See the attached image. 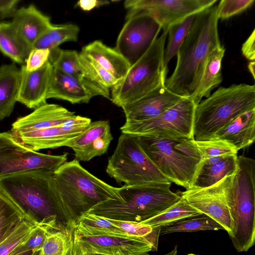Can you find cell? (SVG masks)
Here are the masks:
<instances>
[{"label": "cell", "instance_id": "obj_1", "mask_svg": "<svg viewBox=\"0 0 255 255\" xmlns=\"http://www.w3.org/2000/svg\"><path fill=\"white\" fill-rule=\"evenodd\" d=\"M53 172L34 170L0 178V192L6 197L28 222L60 231L63 221L62 200L56 186Z\"/></svg>", "mask_w": 255, "mask_h": 255}, {"label": "cell", "instance_id": "obj_2", "mask_svg": "<svg viewBox=\"0 0 255 255\" xmlns=\"http://www.w3.org/2000/svg\"><path fill=\"white\" fill-rule=\"evenodd\" d=\"M218 20L217 5L196 14L191 30L178 50L175 69L165 80V86L168 90L188 98L196 89L208 55L221 46Z\"/></svg>", "mask_w": 255, "mask_h": 255}, {"label": "cell", "instance_id": "obj_3", "mask_svg": "<svg viewBox=\"0 0 255 255\" xmlns=\"http://www.w3.org/2000/svg\"><path fill=\"white\" fill-rule=\"evenodd\" d=\"M223 192L232 221L229 234L238 252H247L255 243V160L237 156L235 172L223 179Z\"/></svg>", "mask_w": 255, "mask_h": 255}, {"label": "cell", "instance_id": "obj_4", "mask_svg": "<svg viewBox=\"0 0 255 255\" xmlns=\"http://www.w3.org/2000/svg\"><path fill=\"white\" fill-rule=\"evenodd\" d=\"M53 178L62 200V220L73 229L78 219L97 204L109 199L122 201L118 187L91 174L76 158L57 168Z\"/></svg>", "mask_w": 255, "mask_h": 255}, {"label": "cell", "instance_id": "obj_5", "mask_svg": "<svg viewBox=\"0 0 255 255\" xmlns=\"http://www.w3.org/2000/svg\"><path fill=\"white\" fill-rule=\"evenodd\" d=\"M171 183L118 187L122 201L109 199L93 207L88 212L107 218L140 222L169 208L180 199L170 189Z\"/></svg>", "mask_w": 255, "mask_h": 255}, {"label": "cell", "instance_id": "obj_6", "mask_svg": "<svg viewBox=\"0 0 255 255\" xmlns=\"http://www.w3.org/2000/svg\"><path fill=\"white\" fill-rule=\"evenodd\" d=\"M255 109V86L233 84L220 87L196 106L193 137L209 139L217 131L246 112Z\"/></svg>", "mask_w": 255, "mask_h": 255}, {"label": "cell", "instance_id": "obj_7", "mask_svg": "<svg viewBox=\"0 0 255 255\" xmlns=\"http://www.w3.org/2000/svg\"><path fill=\"white\" fill-rule=\"evenodd\" d=\"M166 37L162 32L112 88L111 100L114 104L122 108L165 85L167 67L164 64L163 54Z\"/></svg>", "mask_w": 255, "mask_h": 255}, {"label": "cell", "instance_id": "obj_8", "mask_svg": "<svg viewBox=\"0 0 255 255\" xmlns=\"http://www.w3.org/2000/svg\"><path fill=\"white\" fill-rule=\"evenodd\" d=\"M106 172L117 183L127 185L171 183L147 156L136 136L127 133L120 136Z\"/></svg>", "mask_w": 255, "mask_h": 255}, {"label": "cell", "instance_id": "obj_9", "mask_svg": "<svg viewBox=\"0 0 255 255\" xmlns=\"http://www.w3.org/2000/svg\"><path fill=\"white\" fill-rule=\"evenodd\" d=\"M136 136L142 150L167 179L186 189L192 187L200 161L176 148L178 139Z\"/></svg>", "mask_w": 255, "mask_h": 255}, {"label": "cell", "instance_id": "obj_10", "mask_svg": "<svg viewBox=\"0 0 255 255\" xmlns=\"http://www.w3.org/2000/svg\"><path fill=\"white\" fill-rule=\"evenodd\" d=\"M196 106L191 98H183L159 116L141 122H125L120 129L122 133L135 136L194 139L193 130Z\"/></svg>", "mask_w": 255, "mask_h": 255}, {"label": "cell", "instance_id": "obj_11", "mask_svg": "<svg viewBox=\"0 0 255 255\" xmlns=\"http://www.w3.org/2000/svg\"><path fill=\"white\" fill-rule=\"evenodd\" d=\"M67 157V153L53 155L34 151L10 131L0 132V178L34 170L54 172Z\"/></svg>", "mask_w": 255, "mask_h": 255}, {"label": "cell", "instance_id": "obj_12", "mask_svg": "<svg viewBox=\"0 0 255 255\" xmlns=\"http://www.w3.org/2000/svg\"><path fill=\"white\" fill-rule=\"evenodd\" d=\"M126 19L115 49L131 66L148 50L162 27L151 14L145 11H136L127 16Z\"/></svg>", "mask_w": 255, "mask_h": 255}, {"label": "cell", "instance_id": "obj_13", "mask_svg": "<svg viewBox=\"0 0 255 255\" xmlns=\"http://www.w3.org/2000/svg\"><path fill=\"white\" fill-rule=\"evenodd\" d=\"M161 228L144 237L123 236H85L73 233L74 247L82 253L105 255H141L157 250Z\"/></svg>", "mask_w": 255, "mask_h": 255}, {"label": "cell", "instance_id": "obj_14", "mask_svg": "<svg viewBox=\"0 0 255 255\" xmlns=\"http://www.w3.org/2000/svg\"><path fill=\"white\" fill-rule=\"evenodd\" d=\"M218 0H127L126 16L137 11L151 14L161 25L163 32L186 17L197 14L213 5Z\"/></svg>", "mask_w": 255, "mask_h": 255}, {"label": "cell", "instance_id": "obj_15", "mask_svg": "<svg viewBox=\"0 0 255 255\" xmlns=\"http://www.w3.org/2000/svg\"><path fill=\"white\" fill-rule=\"evenodd\" d=\"M223 179L208 187H191L178 193L191 206L216 221L229 234L232 221L223 192Z\"/></svg>", "mask_w": 255, "mask_h": 255}, {"label": "cell", "instance_id": "obj_16", "mask_svg": "<svg viewBox=\"0 0 255 255\" xmlns=\"http://www.w3.org/2000/svg\"><path fill=\"white\" fill-rule=\"evenodd\" d=\"M101 96L111 100L110 90L95 86L53 68L46 98H55L71 103H88L95 96Z\"/></svg>", "mask_w": 255, "mask_h": 255}, {"label": "cell", "instance_id": "obj_17", "mask_svg": "<svg viewBox=\"0 0 255 255\" xmlns=\"http://www.w3.org/2000/svg\"><path fill=\"white\" fill-rule=\"evenodd\" d=\"M183 98L168 90L163 85L122 108L126 123L138 122L159 116Z\"/></svg>", "mask_w": 255, "mask_h": 255}, {"label": "cell", "instance_id": "obj_18", "mask_svg": "<svg viewBox=\"0 0 255 255\" xmlns=\"http://www.w3.org/2000/svg\"><path fill=\"white\" fill-rule=\"evenodd\" d=\"M113 139L108 121L91 122L88 128L67 145L78 161H88L108 150Z\"/></svg>", "mask_w": 255, "mask_h": 255}, {"label": "cell", "instance_id": "obj_19", "mask_svg": "<svg viewBox=\"0 0 255 255\" xmlns=\"http://www.w3.org/2000/svg\"><path fill=\"white\" fill-rule=\"evenodd\" d=\"M76 115L60 105L42 104L30 114L19 117L12 124L10 131L13 134L61 126Z\"/></svg>", "mask_w": 255, "mask_h": 255}, {"label": "cell", "instance_id": "obj_20", "mask_svg": "<svg viewBox=\"0 0 255 255\" xmlns=\"http://www.w3.org/2000/svg\"><path fill=\"white\" fill-rule=\"evenodd\" d=\"M53 67L48 61L33 71L22 65L17 101L29 109H35L46 103V95Z\"/></svg>", "mask_w": 255, "mask_h": 255}, {"label": "cell", "instance_id": "obj_21", "mask_svg": "<svg viewBox=\"0 0 255 255\" xmlns=\"http://www.w3.org/2000/svg\"><path fill=\"white\" fill-rule=\"evenodd\" d=\"M88 127L75 128L64 124L59 127L14 135L25 146L37 151L43 149L67 146L70 141L81 134Z\"/></svg>", "mask_w": 255, "mask_h": 255}, {"label": "cell", "instance_id": "obj_22", "mask_svg": "<svg viewBox=\"0 0 255 255\" xmlns=\"http://www.w3.org/2000/svg\"><path fill=\"white\" fill-rule=\"evenodd\" d=\"M209 139L224 140L237 151L250 145L255 140V109L238 116Z\"/></svg>", "mask_w": 255, "mask_h": 255}, {"label": "cell", "instance_id": "obj_23", "mask_svg": "<svg viewBox=\"0 0 255 255\" xmlns=\"http://www.w3.org/2000/svg\"><path fill=\"white\" fill-rule=\"evenodd\" d=\"M11 22L31 46L43 33L53 25L50 17L43 14L33 4L17 9Z\"/></svg>", "mask_w": 255, "mask_h": 255}, {"label": "cell", "instance_id": "obj_24", "mask_svg": "<svg viewBox=\"0 0 255 255\" xmlns=\"http://www.w3.org/2000/svg\"><path fill=\"white\" fill-rule=\"evenodd\" d=\"M81 53L97 62L118 81L125 77L130 67L115 48L107 46L100 40H95L85 45Z\"/></svg>", "mask_w": 255, "mask_h": 255}, {"label": "cell", "instance_id": "obj_25", "mask_svg": "<svg viewBox=\"0 0 255 255\" xmlns=\"http://www.w3.org/2000/svg\"><path fill=\"white\" fill-rule=\"evenodd\" d=\"M175 147L184 154L200 161L217 156L237 154L238 152L231 144L220 139H178Z\"/></svg>", "mask_w": 255, "mask_h": 255}, {"label": "cell", "instance_id": "obj_26", "mask_svg": "<svg viewBox=\"0 0 255 255\" xmlns=\"http://www.w3.org/2000/svg\"><path fill=\"white\" fill-rule=\"evenodd\" d=\"M225 52L224 47L221 46L213 50L208 55L197 87L190 97L196 105L203 97H209L211 92L222 82L221 63Z\"/></svg>", "mask_w": 255, "mask_h": 255}, {"label": "cell", "instance_id": "obj_27", "mask_svg": "<svg viewBox=\"0 0 255 255\" xmlns=\"http://www.w3.org/2000/svg\"><path fill=\"white\" fill-rule=\"evenodd\" d=\"M20 70L15 64L0 66V120L8 117L17 101Z\"/></svg>", "mask_w": 255, "mask_h": 255}, {"label": "cell", "instance_id": "obj_28", "mask_svg": "<svg viewBox=\"0 0 255 255\" xmlns=\"http://www.w3.org/2000/svg\"><path fill=\"white\" fill-rule=\"evenodd\" d=\"M237 154L228 155L211 163L200 161L192 187H208L233 174L237 168Z\"/></svg>", "mask_w": 255, "mask_h": 255}, {"label": "cell", "instance_id": "obj_29", "mask_svg": "<svg viewBox=\"0 0 255 255\" xmlns=\"http://www.w3.org/2000/svg\"><path fill=\"white\" fill-rule=\"evenodd\" d=\"M49 62L55 69L98 87L110 90L98 83L88 73L76 50H62L58 47L50 50Z\"/></svg>", "mask_w": 255, "mask_h": 255}, {"label": "cell", "instance_id": "obj_30", "mask_svg": "<svg viewBox=\"0 0 255 255\" xmlns=\"http://www.w3.org/2000/svg\"><path fill=\"white\" fill-rule=\"evenodd\" d=\"M31 46L15 29L11 22L0 23V51L14 62L24 65Z\"/></svg>", "mask_w": 255, "mask_h": 255}, {"label": "cell", "instance_id": "obj_31", "mask_svg": "<svg viewBox=\"0 0 255 255\" xmlns=\"http://www.w3.org/2000/svg\"><path fill=\"white\" fill-rule=\"evenodd\" d=\"M79 31V27L74 24H53L36 40L31 48L51 50L66 41H77Z\"/></svg>", "mask_w": 255, "mask_h": 255}, {"label": "cell", "instance_id": "obj_32", "mask_svg": "<svg viewBox=\"0 0 255 255\" xmlns=\"http://www.w3.org/2000/svg\"><path fill=\"white\" fill-rule=\"evenodd\" d=\"M202 214L188 204L183 198L162 213L140 222L152 228H161L179 221L199 216Z\"/></svg>", "mask_w": 255, "mask_h": 255}, {"label": "cell", "instance_id": "obj_33", "mask_svg": "<svg viewBox=\"0 0 255 255\" xmlns=\"http://www.w3.org/2000/svg\"><path fill=\"white\" fill-rule=\"evenodd\" d=\"M219 230H224V228L209 217L202 214L163 226L160 229L159 236L177 232H193Z\"/></svg>", "mask_w": 255, "mask_h": 255}, {"label": "cell", "instance_id": "obj_34", "mask_svg": "<svg viewBox=\"0 0 255 255\" xmlns=\"http://www.w3.org/2000/svg\"><path fill=\"white\" fill-rule=\"evenodd\" d=\"M196 15H191L169 28L167 34V44L164 48L163 54V62L165 67H167L170 60L176 55L180 45L193 25Z\"/></svg>", "mask_w": 255, "mask_h": 255}, {"label": "cell", "instance_id": "obj_35", "mask_svg": "<svg viewBox=\"0 0 255 255\" xmlns=\"http://www.w3.org/2000/svg\"><path fill=\"white\" fill-rule=\"evenodd\" d=\"M25 220L22 214L0 192V243Z\"/></svg>", "mask_w": 255, "mask_h": 255}, {"label": "cell", "instance_id": "obj_36", "mask_svg": "<svg viewBox=\"0 0 255 255\" xmlns=\"http://www.w3.org/2000/svg\"><path fill=\"white\" fill-rule=\"evenodd\" d=\"M70 235L61 230L49 232L39 255H68L72 243Z\"/></svg>", "mask_w": 255, "mask_h": 255}, {"label": "cell", "instance_id": "obj_37", "mask_svg": "<svg viewBox=\"0 0 255 255\" xmlns=\"http://www.w3.org/2000/svg\"><path fill=\"white\" fill-rule=\"evenodd\" d=\"M36 225L24 220L11 234L0 243V255H8L24 242Z\"/></svg>", "mask_w": 255, "mask_h": 255}, {"label": "cell", "instance_id": "obj_38", "mask_svg": "<svg viewBox=\"0 0 255 255\" xmlns=\"http://www.w3.org/2000/svg\"><path fill=\"white\" fill-rule=\"evenodd\" d=\"M81 61L93 77L104 87L110 89L117 83L118 80L97 62L79 53Z\"/></svg>", "mask_w": 255, "mask_h": 255}, {"label": "cell", "instance_id": "obj_39", "mask_svg": "<svg viewBox=\"0 0 255 255\" xmlns=\"http://www.w3.org/2000/svg\"><path fill=\"white\" fill-rule=\"evenodd\" d=\"M254 0H222L217 5L219 19H227L239 14L251 6Z\"/></svg>", "mask_w": 255, "mask_h": 255}, {"label": "cell", "instance_id": "obj_40", "mask_svg": "<svg viewBox=\"0 0 255 255\" xmlns=\"http://www.w3.org/2000/svg\"><path fill=\"white\" fill-rule=\"evenodd\" d=\"M51 231L46 227L36 225L26 239L16 249L19 251H40L46 238Z\"/></svg>", "mask_w": 255, "mask_h": 255}, {"label": "cell", "instance_id": "obj_41", "mask_svg": "<svg viewBox=\"0 0 255 255\" xmlns=\"http://www.w3.org/2000/svg\"><path fill=\"white\" fill-rule=\"evenodd\" d=\"M108 219L113 225L130 236L144 237L153 230L150 226L141 222Z\"/></svg>", "mask_w": 255, "mask_h": 255}, {"label": "cell", "instance_id": "obj_42", "mask_svg": "<svg viewBox=\"0 0 255 255\" xmlns=\"http://www.w3.org/2000/svg\"><path fill=\"white\" fill-rule=\"evenodd\" d=\"M50 50L32 49L24 65L27 70L33 71L39 69L49 61Z\"/></svg>", "mask_w": 255, "mask_h": 255}, {"label": "cell", "instance_id": "obj_43", "mask_svg": "<svg viewBox=\"0 0 255 255\" xmlns=\"http://www.w3.org/2000/svg\"><path fill=\"white\" fill-rule=\"evenodd\" d=\"M18 0H0V21L10 17H13L17 10Z\"/></svg>", "mask_w": 255, "mask_h": 255}, {"label": "cell", "instance_id": "obj_44", "mask_svg": "<svg viewBox=\"0 0 255 255\" xmlns=\"http://www.w3.org/2000/svg\"><path fill=\"white\" fill-rule=\"evenodd\" d=\"M255 30L243 44L242 52L244 56L248 59L254 61L255 59Z\"/></svg>", "mask_w": 255, "mask_h": 255}, {"label": "cell", "instance_id": "obj_45", "mask_svg": "<svg viewBox=\"0 0 255 255\" xmlns=\"http://www.w3.org/2000/svg\"><path fill=\"white\" fill-rule=\"evenodd\" d=\"M109 3V1L107 0H81L77 2L76 5L83 10L89 11Z\"/></svg>", "mask_w": 255, "mask_h": 255}, {"label": "cell", "instance_id": "obj_46", "mask_svg": "<svg viewBox=\"0 0 255 255\" xmlns=\"http://www.w3.org/2000/svg\"><path fill=\"white\" fill-rule=\"evenodd\" d=\"M40 251H19L16 248L8 255H39Z\"/></svg>", "mask_w": 255, "mask_h": 255}, {"label": "cell", "instance_id": "obj_47", "mask_svg": "<svg viewBox=\"0 0 255 255\" xmlns=\"http://www.w3.org/2000/svg\"><path fill=\"white\" fill-rule=\"evenodd\" d=\"M248 69L254 79H255V62L254 61L250 62L248 66Z\"/></svg>", "mask_w": 255, "mask_h": 255}, {"label": "cell", "instance_id": "obj_48", "mask_svg": "<svg viewBox=\"0 0 255 255\" xmlns=\"http://www.w3.org/2000/svg\"><path fill=\"white\" fill-rule=\"evenodd\" d=\"M141 255H150V254H148V253H147L142 254ZM178 255L177 246H175L174 248L172 251H171L170 252H169V253H168L167 254H163V255Z\"/></svg>", "mask_w": 255, "mask_h": 255}, {"label": "cell", "instance_id": "obj_49", "mask_svg": "<svg viewBox=\"0 0 255 255\" xmlns=\"http://www.w3.org/2000/svg\"><path fill=\"white\" fill-rule=\"evenodd\" d=\"M73 240V239H72ZM73 248L75 251V252H76V253L78 255H103V254H96V253H82V252H80L79 250H78L73 245Z\"/></svg>", "mask_w": 255, "mask_h": 255}, {"label": "cell", "instance_id": "obj_50", "mask_svg": "<svg viewBox=\"0 0 255 255\" xmlns=\"http://www.w3.org/2000/svg\"><path fill=\"white\" fill-rule=\"evenodd\" d=\"M68 255H78L76 252H75L74 248H73V240H72V245H71V248H70V251H69V254Z\"/></svg>", "mask_w": 255, "mask_h": 255}, {"label": "cell", "instance_id": "obj_51", "mask_svg": "<svg viewBox=\"0 0 255 255\" xmlns=\"http://www.w3.org/2000/svg\"><path fill=\"white\" fill-rule=\"evenodd\" d=\"M187 255H196V254H188Z\"/></svg>", "mask_w": 255, "mask_h": 255}, {"label": "cell", "instance_id": "obj_52", "mask_svg": "<svg viewBox=\"0 0 255 255\" xmlns=\"http://www.w3.org/2000/svg\"></svg>", "mask_w": 255, "mask_h": 255}]
</instances>
